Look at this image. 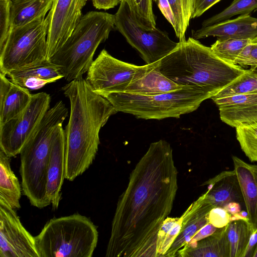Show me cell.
<instances>
[{
  "instance_id": "6da1fadb",
  "label": "cell",
  "mask_w": 257,
  "mask_h": 257,
  "mask_svg": "<svg viewBox=\"0 0 257 257\" xmlns=\"http://www.w3.org/2000/svg\"><path fill=\"white\" fill-rule=\"evenodd\" d=\"M177 176L170 144H151L119 197L105 256L158 257V233L172 209Z\"/></svg>"
},
{
  "instance_id": "7a4b0ae2",
  "label": "cell",
  "mask_w": 257,
  "mask_h": 257,
  "mask_svg": "<svg viewBox=\"0 0 257 257\" xmlns=\"http://www.w3.org/2000/svg\"><path fill=\"white\" fill-rule=\"evenodd\" d=\"M70 101L66 136L65 178L73 181L92 163L100 144L99 132L117 113L104 97L95 92L83 77L62 88Z\"/></svg>"
},
{
  "instance_id": "3957f363",
  "label": "cell",
  "mask_w": 257,
  "mask_h": 257,
  "mask_svg": "<svg viewBox=\"0 0 257 257\" xmlns=\"http://www.w3.org/2000/svg\"><path fill=\"white\" fill-rule=\"evenodd\" d=\"M159 69L178 85L204 89L212 97L245 69L218 57L210 47L189 37L159 61Z\"/></svg>"
},
{
  "instance_id": "277c9868",
  "label": "cell",
  "mask_w": 257,
  "mask_h": 257,
  "mask_svg": "<svg viewBox=\"0 0 257 257\" xmlns=\"http://www.w3.org/2000/svg\"><path fill=\"white\" fill-rule=\"evenodd\" d=\"M68 114L65 103L62 100L56 102L45 114L20 153L23 194L38 208L51 204L46 196L50 152L56 130Z\"/></svg>"
},
{
  "instance_id": "5b68a950",
  "label": "cell",
  "mask_w": 257,
  "mask_h": 257,
  "mask_svg": "<svg viewBox=\"0 0 257 257\" xmlns=\"http://www.w3.org/2000/svg\"><path fill=\"white\" fill-rule=\"evenodd\" d=\"M115 27L114 15L90 11L83 16L62 46L48 60L59 66L68 82L82 77L98 46Z\"/></svg>"
},
{
  "instance_id": "8992f818",
  "label": "cell",
  "mask_w": 257,
  "mask_h": 257,
  "mask_svg": "<svg viewBox=\"0 0 257 257\" xmlns=\"http://www.w3.org/2000/svg\"><path fill=\"white\" fill-rule=\"evenodd\" d=\"M34 238L39 257H91L98 233L90 219L75 213L50 219Z\"/></svg>"
},
{
  "instance_id": "52a82bcc",
  "label": "cell",
  "mask_w": 257,
  "mask_h": 257,
  "mask_svg": "<svg viewBox=\"0 0 257 257\" xmlns=\"http://www.w3.org/2000/svg\"><path fill=\"white\" fill-rule=\"evenodd\" d=\"M212 95L203 89L188 86L173 91L143 95L124 92L112 93L106 98L118 111L145 119L179 118L196 110Z\"/></svg>"
},
{
  "instance_id": "ba28073f",
  "label": "cell",
  "mask_w": 257,
  "mask_h": 257,
  "mask_svg": "<svg viewBox=\"0 0 257 257\" xmlns=\"http://www.w3.org/2000/svg\"><path fill=\"white\" fill-rule=\"evenodd\" d=\"M48 22L45 16L12 29L0 50V72L27 68L48 61Z\"/></svg>"
},
{
  "instance_id": "9c48e42d",
  "label": "cell",
  "mask_w": 257,
  "mask_h": 257,
  "mask_svg": "<svg viewBox=\"0 0 257 257\" xmlns=\"http://www.w3.org/2000/svg\"><path fill=\"white\" fill-rule=\"evenodd\" d=\"M114 15L115 28L138 51L146 64L160 61L179 45L166 32L156 27L148 28L142 24L125 0H122Z\"/></svg>"
},
{
  "instance_id": "30bf717a",
  "label": "cell",
  "mask_w": 257,
  "mask_h": 257,
  "mask_svg": "<svg viewBox=\"0 0 257 257\" xmlns=\"http://www.w3.org/2000/svg\"><path fill=\"white\" fill-rule=\"evenodd\" d=\"M159 61L138 66L119 60L103 49L93 61L85 80L95 92L105 97L112 93L124 92L132 82L158 66Z\"/></svg>"
},
{
  "instance_id": "8fae6325",
  "label": "cell",
  "mask_w": 257,
  "mask_h": 257,
  "mask_svg": "<svg viewBox=\"0 0 257 257\" xmlns=\"http://www.w3.org/2000/svg\"><path fill=\"white\" fill-rule=\"evenodd\" d=\"M51 96L45 92L32 95L25 109L17 116L0 125V149L10 158L20 151L46 112Z\"/></svg>"
},
{
  "instance_id": "7c38bea8",
  "label": "cell",
  "mask_w": 257,
  "mask_h": 257,
  "mask_svg": "<svg viewBox=\"0 0 257 257\" xmlns=\"http://www.w3.org/2000/svg\"><path fill=\"white\" fill-rule=\"evenodd\" d=\"M0 257H39L35 238L15 209L0 201Z\"/></svg>"
},
{
  "instance_id": "4fadbf2b",
  "label": "cell",
  "mask_w": 257,
  "mask_h": 257,
  "mask_svg": "<svg viewBox=\"0 0 257 257\" xmlns=\"http://www.w3.org/2000/svg\"><path fill=\"white\" fill-rule=\"evenodd\" d=\"M87 0H54L48 15L47 45L48 60L65 43L83 16Z\"/></svg>"
},
{
  "instance_id": "5bb4252c",
  "label": "cell",
  "mask_w": 257,
  "mask_h": 257,
  "mask_svg": "<svg viewBox=\"0 0 257 257\" xmlns=\"http://www.w3.org/2000/svg\"><path fill=\"white\" fill-rule=\"evenodd\" d=\"M66 136L62 124L56 130L49 155L47 174L46 196L54 209L61 199V188L65 178Z\"/></svg>"
},
{
  "instance_id": "9a60e30c",
  "label": "cell",
  "mask_w": 257,
  "mask_h": 257,
  "mask_svg": "<svg viewBox=\"0 0 257 257\" xmlns=\"http://www.w3.org/2000/svg\"><path fill=\"white\" fill-rule=\"evenodd\" d=\"M211 99L218 107L220 119L231 127L257 121V92Z\"/></svg>"
},
{
  "instance_id": "2e32d148",
  "label": "cell",
  "mask_w": 257,
  "mask_h": 257,
  "mask_svg": "<svg viewBox=\"0 0 257 257\" xmlns=\"http://www.w3.org/2000/svg\"><path fill=\"white\" fill-rule=\"evenodd\" d=\"M205 193L200 196L182 215L180 231L164 256H177L199 230L209 222L208 214L214 207L207 201Z\"/></svg>"
},
{
  "instance_id": "e0dca14e",
  "label": "cell",
  "mask_w": 257,
  "mask_h": 257,
  "mask_svg": "<svg viewBox=\"0 0 257 257\" xmlns=\"http://www.w3.org/2000/svg\"><path fill=\"white\" fill-rule=\"evenodd\" d=\"M208 37L222 40H252L257 37V18L249 15H240L233 19L192 31L191 37L195 40Z\"/></svg>"
},
{
  "instance_id": "ac0fdd59",
  "label": "cell",
  "mask_w": 257,
  "mask_h": 257,
  "mask_svg": "<svg viewBox=\"0 0 257 257\" xmlns=\"http://www.w3.org/2000/svg\"><path fill=\"white\" fill-rule=\"evenodd\" d=\"M207 185L205 198L215 207L224 208L230 202L244 204L243 198L234 170L224 171L203 184Z\"/></svg>"
},
{
  "instance_id": "d6986e66",
  "label": "cell",
  "mask_w": 257,
  "mask_h": 257,
  "mask_svg": "<svg viewBox=\"0 0 257 257\" xmlns=\"http://www.w3.org/2000/svg\"><path fill=\"white\" fill-rule=\"evenodd\" d=\"M32 95L29 89L12 82L0 72V125L21 113Z\"/></svg>"
},
{
  "instance_id": "ffe728a7",
  "label": "cell",
  "mask_w": 257,
  "mask_h": 257,
  "mask_svg": "<svg viewBox=\"0 0 257 257\" xmlns=\"http://www.w3.org/2000/svg\"><path fill=\"white\" fill-rule=\"evenodd\" d=\"M232 159L248 221L254 232L257 228V164H248L236 156Z\"/></svg>"
},
{
  "instance_id": "44dd1931",
  "label": "cell",
  "mask_w": 257,
  "mask_h": 257,
  "mask_svg": "<svg viewBox=\"0 0 257 257\" xmlns=\"http://www.w3.org/2000/svg\"><path fill=\"white\" fill-rule=\"evenodd\" d=\"M226 228V226L218 228L213 234L179 251L177 256L229 257Z\"/></svg>"
},
{
  "instance_id": "7402d4cb",
  "label": "cell",
  "mask_w": 257,
  "mask_h": 257,
  "mask_svg": "<svg viewBox=\"0 0 257 257\" xmlns=\"http://www.w3.org/2000/svg\"><path fill=\"white\" fill-rule=\"evenodd\" d=\"M159 64L143 76L132 82L127 87L124 93L151 95L182 88L183 86L167 77L160 71Z\"/></svg>"
},
{
  "instance_id": "603a6c76",
  "label": "cell",
  "mask_w": 257,
  "mask_h": 257,
  "mask_svg": "<svg viewBox=\"0 0 257 257\" xmlns=\"http://www.w3.org/2000/svg\"><path fill=\"white\" fill-rule=\"evenodd\" d=\"M12 29L46 16L54 0H10Z\"/></svg>"
},
{
  "instance_id": "cb8c5ba5",
  "label": "cell",
  "mask_w": 257,
  "mask_h": 257,
  "mask_svg": "<svg viewBox=\"0 0 257 257\" xmlns=\"http://www.w3.org/2000/svg\"><path fill=\"white\" fill-rule=\"evenodd\" d=\"M21 185L11 169L10 157L0 149V201L16 210L21 208Z\"/></svg>"
},
{
  "instance_id": "d4e9b609",
  "label": "cell",
  "mask_w": 257,
  "mask_h": 257,
  "mask_svg": "<svg viewBox=\"0 0 257 257\" xmlns=\"http://www.w3.org/2000/svg\"><path fill=\"white\" fill-rule=\"evenodd\" d=\"M226 234L229 245V257H244L253 230L248 220H231L226 225Z\"/></svg>"
},
{
  "instance_id": "484cf974",
  "label": "cell",
  "mask_w": 257,
  "mask_h": 257,
  "mask_svg": "<svg viewBox=\"0 0 257 257\" xmlns=\"http://www.w3.org/2000/svg\"><path fill=\"white\" fill-rule=\"evenodd\" d=\"M7 75L12 82L21 86L29 79L45 80L52 83L64 78L61 68L49 61L37 66L11 71Z\"/></svg>"
},
{
  "instance_id": "4316f807",
  "label": "cell",
  "mask_w": 257,
  "mask_h": 257,
  "mask_svg": "<svg viewBox=\"0 0 257 257\" xmlns=\"http://www.w3.org/2000/svg\"><path fill=\"white\" fill-rule=\"evenodd\" d=\"M255 92H257V68L250 67L211 98H222Z\"/></svg>"
},
{
  "instance_id": "83f0119b",
  "label": "cell",
  "mask_w": 257,
  "mask_h": 257,
  "mask_svg": "<svg viewBox=\"0 0 257 257\" xmlns=\"http://www.w3.org/2000/svg\"><path fill=\"white\" fill-rule=\"evenodd\" d=\"M175 22L173 28L179 42L186 40L185 33L192 19L195 0H167Z\"/></svg>"
},
{
  "instance_id": "f1b7e54d",
  "label": "cell",
  "mask_w": 257,
  "mask_h": 257,
  "mask_svg": "<svg viewBox=\"0 0 257 257\" xmlns=\"http://www.w3.org/2000/svg\"><path fill=\"white\" fill-rule=\"evenodd\" d=\"M257 10V0H233L229 6L219 13L205 20L202 27L230 19L236 15H249Z\"/></svg>"
},
{
  "instance_id": "f546056e",
  "label": "cell",
  "mask_w": 257,
  "mask_h": 257,
  "mask_svg": "<svg viewBox=\"0 0 257 257\" xmlns=\"http://www.w3.org/2000/svg\"><path fill=\"white\" fill-rule=\"evenodd\" d=\"M250 39H218L210 47L212 51L221 59L234 64L243 49Z\"/></svg>"
},
{
  "instance_id": "4dcf8cb0",
  "label": "cell",
  "mask_w": 257,
  "mask_h": 257,
  "mask_svg": "<svg viewBox=\"0 0 257 257\" xmlns=\"http://www.w3.org/2000/svg\"><path fill=\"white\" fill-rule=\"evenodd\" d=\"M240 148L251 162H257V121L235 128Z\"/></svg>"
},
{
  "instance_id": "1f68e13d",
  "label": "cell",
  "mask_w": 257,
  "mask_h": 257,
  "mask_svg": "<svg viewBox=\"0 0 257 257\" xmlns=\"http://www.w3.org/2000/svg\"><path fill=\"white\" fill-rule=\"evenodd\" d=\"M183 217H167L160 229L158 237V256H164L181 230Z\"/></svg>"
},
{
  "instance_id": "d6a6232c",
  "label": "cell",
  "mask_w": 257,
  "mask_h": 257,
  "mask_svg": "<svg viewBox=\"0 0 257 257\" xmlns=\"http://www.w3.org/2000/svg\"><path fill=\"white\" fill-rule=\"evenodd\" d=\"M140 23L148 28L156 27L153 0H125Z\"/></svg>"
},
{
  "instance_id": "836d02e7",
  "label": "cell",
  "mask_w": 257,
  "mask_h": 257,
  "mask_svg": "<svg viewBox=\"0 0 257 257\" xmlns=\"http://www.w3.org/2000/svg\"><path fill=\"white\" fill-rule=\"evenodd\" d=\"M10 0H0V50L4 47L12 30Z\"/></svg>"
},
{
  "instance_id": "e575fe53",
  "label": "cell",
  "mask_w": 257,
  "mask_h": 257,
  "mask_svg": "<svg viewBox=\"0 0 257 257\" xmlns=\"http://www.w3.org/2000/svg\"><path fill=\"white\" fill-rule=\"evenodd\" d=\"M235 64L257 68V43H250L242 51L234 62Z\"/></svg>"
},
{
  "instance_id": "d590c367",
  "label": "cell",
  "mask_w": 257,
  "mask_h": 257,
  "mask_svg": "<svg viewBox=\"0 0 257 257\" xmlns=\"http://www.w3.org/2000/svg\"><path fill=\"white\" fill-rule=\"evenodd\" d=\"M209 222L217 228L226 226L232 220V215L224 208L215 207L208 214Z\"/></svg>"
},
{
  "instance_id": "8d00e7d4",
  "label": "cell",
  "mask_w": 257,
  "mask_h": 257,
  "mask_svg": "<svg viewBox=\"0 0 257 257\" xmlns=\"http://www.w3.org/2000/svg\"><path fill=\"white\" fill-rule=\"evenodd\" d=\"M221 0H195L192 19L200 17L207 10Z\"/></svg>"
},
{
  "instance_id": "74e56055",
  "label": "cell",
  "mask_w": 257,
  "mask_h": 257,
  "mask_svg": "<svg viewBox=\"0 0 257 257\" xmlns=\"http://www.w3.org/2000/svg\"><path fill=\"white\" fill-rule=\"evenodd\" d=\"M217 229L218 228L217 227H215L210 223H207L205 226H204L202 228H201L199 230V231L194 235V236L191 239L189 244L186 247L191 244H194L197 242V241L209 236L210 235L213 234L214 232H215L217 230Z\"/></svg>"
},
{
  "instance_id": "f35d334b",
  "label": "cell",
  "mask_w": 257,
  "mask_h": 257,
  "mask_svg": "<svg viewBox=\"0 0 257 257\" xmlns=\"http://www.w3.org/2000/svg\"><path fill=\"white\" fill-rule=\"evenodd\" d=\"M162 13L174 28L175 22L173 14L167 0H155Z\"/></svg>"
},
{
  "instance_id": "ab89813d",
  "label": "cell",
  "mask_w": 257,
  "mask_h": 257,
  "mask_svg": "<svg viewBox=\"0 0 257 257\" xmlns=\"http://www.w3.org/2000/svg\"><path fill=\"white\" fill-rule=\"evenodd\" d=\"M122 0H92L93 6L98 10H107L113 8L121 3Z\"/></svg>"
},
{
  "instance_id": "60d3db41",
  "label": "cell",
  "mask_w": 257,
  "mask_h": 257,
  "mask_svg": "<svg viewBox=\"0 0 257 257\" xmlns=\"http://www.w3.org/2000/svg\"><path fill=\"white\" fill-rule=\"evenodd\" d=\"M257 245V228L252 234L244 257H253Z\"/></svg>"
},
{
  "instance_id": "b9f144b4",
  "label": "cell",
  "mask_w": 257,
  "mask_h": 257,
  "mask_svg": "<svg viewBox=\"0 0 257 257\" xmlns=\"http://www.w3.org/2000/svg\"><path fill=\"white\" fill-rule=\"evenodd\" d=\"M232 215L239 213L241 211V204L237 202H230L224 208Z\"/></svg>"
},
{
  "instance_id": "7bdbcfd3",
  "label": "cell",
  "mask_w": 257,
  "mask_h": 257,
  "mask_svg": "<svg viewBox=\"0 0 257 257\" xmlns=\"http://www.w3.org/2000/svg\"><path fill=\"white\" fill-rule=\"evenodd\" d=\"M251 43H257V37L254 38V39L251 40Z\"/></svg>"
},
{
  "instance_id": "ee69618b",
  "label": "cell",
  "mask_w": 257,
  "mask_h": 257,
  "mask_svg": "<svg viewBox=\"0 0 257 257\" xmlns=\"http://www.w3.org/2000/svg\"><path fill=\"white\" fill-rule=\"evenodd\" d=\"M253 257H257V245H256V248L255 249V251L254 252Z\"/></svg>"
},
{
  "instance_id": "f6af8a7d",
  "label": "cell",
  "mask_w": 257,
  "mask_h": 257,
  "mask_svg": "<svg viewBox=\"0 0 257 257\" xmlns=\"http://www.w3.org/2000/svg\"><path fill=\"white\" fill-rule=\"evenodd\" d=\"M153 1H155V0H153Z\"/></svg>"
}]
</instances>
